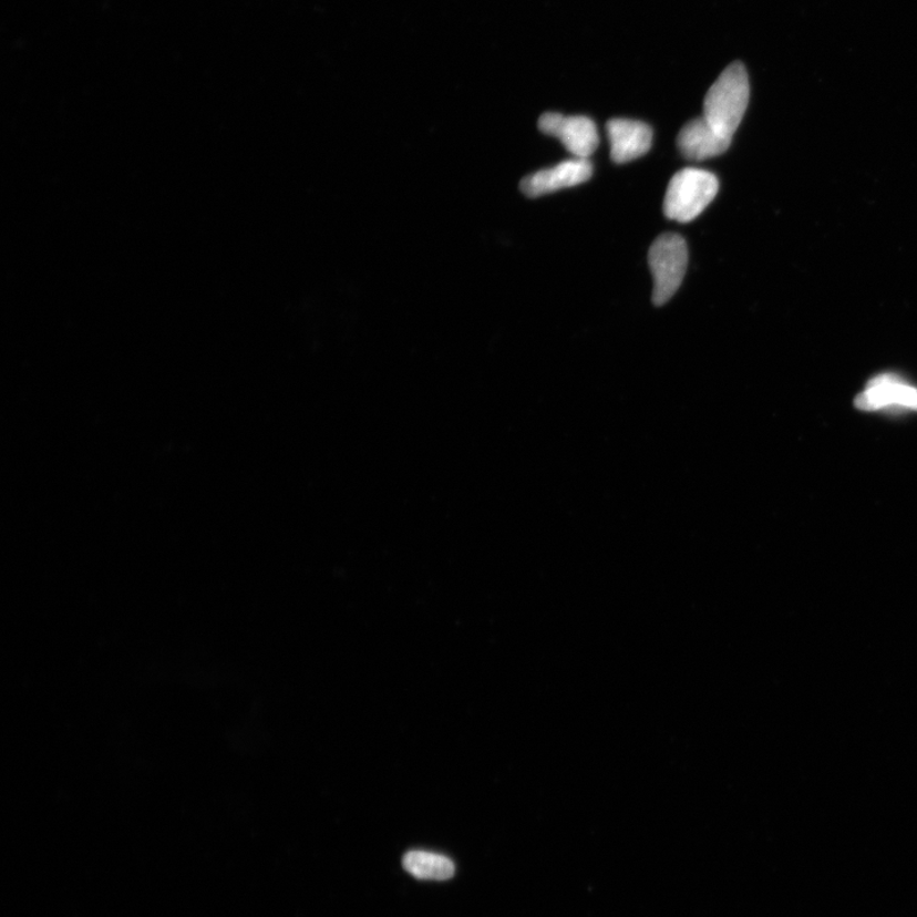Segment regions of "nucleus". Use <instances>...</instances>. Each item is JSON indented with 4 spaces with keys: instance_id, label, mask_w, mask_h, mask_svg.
Returning a JSON list of instances; mask_svg holds the SVG:
<instances>
[{
    "instance_id": "f257e3e1",
    "label": "nucleus",
    "mask_w": 917,
    "mask_h": 917,
    "mask_svg": "<svg viewBox=\"0 0 917 917\" xmlns=\"http://www.w3.org/2000/svg\"><path fill=\"white\" fill-rule=\"evenodd\" d=\"M751 95L749 73L742 63L730 64L713 82L703 101V117L713 130L733 140Z\"/></svg>"
},
{
    "instance_id": "f03ea898",
    "label": "nucleus",
    "mask_w": 917,
    "mask_h": 917,
    "mask_svg": "<svg viewBox=\"0 0 917 917\" xmlns=\"http://www.w3.org/2000/svg\"><path fill=\"white\" fill-rule=\"evenodd\" d=\"M718 192L715 175L701 168H683L668 185L664 214L677 223H691L715 199Z\"/></svg>"
},
{
    "instance_id": "7ed1b4c3",
    "label": "nucleus",
    "mask_w": 917,
    "mask_h": 917,
    "mask_svg": "<svg viewBox=\"0 0 917 917\" xmlns=\"http://www.w3.org/2000/svg\"><path fill=\"white\" fill-rule=\"evenodd\" d=\"M649 266L653 276L652 302L667 303L681 287L688 266V249L682 236L660 235L649 250Z\"/></svg>"
},
{
    "instance_id": "20e7f679",
    "label": "nucleus",
    "mask_w": 917,
    "mask_h": 917,
    "mask_svg": "<svg viewBox=\"0 0 917 917\" xmlns=\"http://www.w3.org/2000/svg\"><path fill=\"white\" fill-rule=\"evenodd\" d=\"M538 126L543 133L558 138L576 158H589L599 146L597 125L586 116L546 113Z\"/></svg>"
},
{
    "instance_id": "39448f33",
    "label": "nucleus",
    "mask_w": 917,
    "mask_h": 917,
    "mask_svg": "<svg viewBox=\"0 0 917 917\" xmlns=\"http://www.w3.org/2000/svg\"><path fill=\"white\" fill-rule=\"evenodd\" d=\"M591 175L593 165L589 158L575 157L555 167L540 169L538 173L524 177L521 188L528 197L537 198L588 182Z\"/></svg>"
},
{
    "instance_id": "423d86ee",
    "label": "nucleus",
    "mask_w": 917,
    "mask_h": 917,
    "mask_svg": "<svg viewBox=\"0 0 917 917\" xmlns=\"http://www.w3.org/2000/svg\"><path fill=\"white\" fill-rule=\"evenodd\" d=\"M856 408L874 412L888 408H905L917 411V388L892 373L872 379L865 392L855 399Z\"/></svg>"
},
{
    "instance_id": "0eeeda50",
    "label": "nucleus",
    "mask_w": 917,
    "mask_h": 917,
    "mask_svg": "<svg viewBox=\"0 0 917 917\" xmlns=\"http://www.w3.org/2000/svg\"><path fill=\"white\" fill-rule=\"evenodd\" d=\"M610 158L616 164H627L647 155L652 144V130L648 124L631 119H611L607 123Z\"/></svg>"
},
{
    "instance_id": "6e6552de",
    "label": "nucleus",
    "mask_w": 917,
    "mask_h": 917,
    "mask_svg": "<svg viewBox=\"0 0 917 917\" xmlns=\"http://www.w3.org/2000/svg\"><path fill=\"white\" fill-rule=\"evenodd\" d=\"M733 140L719 134L704 117L688 122L679 132L677 144L687 159L703 161L723 155Z\"/></svg>"
},
{
    "instance_id": "1a4fd4ad",
    "label": "nucleus",
    "mask_w": 917,
    "mask_h": 917,
    "mask_svg": "<svg viewBox=\"0 0 917 917\" xmlns=\"http://www.w3.org/2000/svg\"><path fill=\"white\" fill-rule=\"evenodd\" d=\"M403 866L419 879L446 880L455 874V865L449 857L429 852L415 851L405 854Z\"/></svg>"
}]
</instances>
